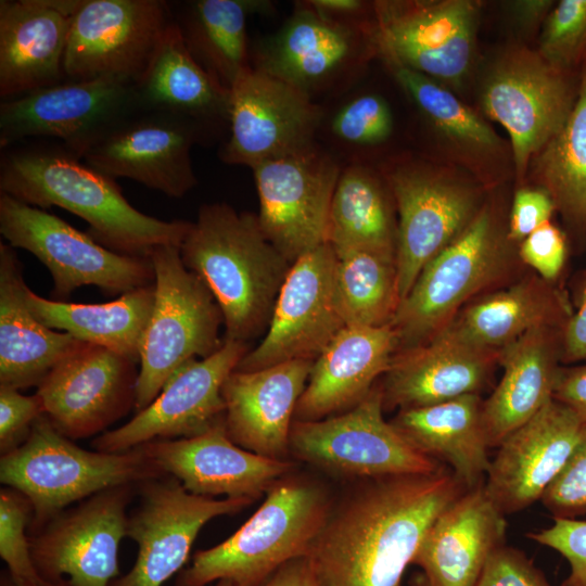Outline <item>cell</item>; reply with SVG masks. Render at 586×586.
<instances>
[{
	"instance_id": "1",
	"label": "cell",
	"mask_w": 586,
	"mask_h": 586,
	"mask_svg": "<svg viewBox=\"0 0 586 586\" xmlns=\"http://www.w3.org/2000/svg\"><path fill=\"white\" fill-rule=\"evenodd\" d=\"M466 491L445 468L359 480L305 556L316 585L400 586L431 525Z\"/></svg>"
},
{
	"instance_id": "2",
	"label": "cell",
	"mask_w": 586,
	"mask_h": 586,
	"mask_svg": "<svg viewBox=\"0 0 586 586\" xmlns=\"http://www.w3.org/2000/svg\"><path fill=\"white\" fill-rule=\"evenodd\" d=\"M0 193L46 209L58 206L89 225L103 246L149 258L161 245H181L188 220L146 215L124 196L116 180L88 165L54 140L31 139L2 149Z\"/></svg>"
},
{
	"instance_id": "3",
	"label": "cell",
	"mask_w": 586,
	"mask_h": 586,
	"mask_svg": "<svg viewBox=\"0 0 586 586\" xmlns=\"http://www.w3.org/2000/svg\"><path fill=\"white\" fill-rule=\"evenodd\" d=\"M180 255L216 300L224 339L247 343L268 328L292 264L268 241L256 214L203 204Z\"/></svg>"
},
{
	"instance_id": "4",
	"label": "cell",
	"mask_w": 586,
	"mask_h": 586,
	"mask_svg": "<svg viewBox=\"0 0 586 586\" xmlns=\"http://www.w3.org/2000/svg\"><path fill=\"white\" fill-rule=\"evenodd\" d=\"M327 487L293 472L278 480L253 515L227 539L199 550L175 586H260L291 560L305 557L332 507Z\"/></svg>"
},
{
	"instance_id": "5",
	"label": "cell",
	"mask_w": 586,
	"mask_h": 586,
	"mask_svg": "<svg viewBox=\"0 0 586 586\" xmlns=\"http://www.w3.org/2000/svg\"><path fill=\"white\" fill-rule=\"evenodd\" d=\"M163 475L142 446L123 453L87 450L60 433L44 415L21 446L0 458V482L24 494L33 506L31 534L73 502Z\"/></svg>"
},
{
	"instance_id": "6",
	"label": "cell",
	"mask_w": 586,
	"mask_h": 586,
	"mask_svg": "<svg viewBox=\"0 0 586 586\" xmlns=\"http://www.w3.org/2000/svg\"><path fill=\"white\" fill-rule=\"evenodd\" d=\"M150 259L155 293L140 343L136 412L157 397L181 366L212 355L224 344L220 308L203 280L184 266L180 246H157Z\"/></svg>"
},
{
	"instance_id": "7",
	"label": "cell",
	"mask_w": 586,
	"mask_h": 586,
	"mask_svg": "<svg viewBox=\"0 0 586 586\" xmlns=\"http://www.w3.org/2000/svg\"><path fill=\"white\" fill-rule=\"evenodd\" d=\"M494 215L482 207L468 227L419 273L391 321L397 352L420 346L442 331L481 291L509 268Z\"/></svg>"
},
{
	"instance_id": "8",
	"label": "cell",
	"mask_w": 586,
	"mask_h": 586,
	"mask_svg": "<svg viewBox=\"0 0 586 586\" xmlns=\"http://www.w3.org/2000/svg\"><path fill=\"white\" fill-rule=\"evenodd\" d=\"M377 382L351 409L316 421L294 420L290 454L335 476L365 480L432 474L444 468L411 445L383 417Z\"/></svg>"
},
{
	"instance_id": "9",
	"label": "cell",
	"mask_w": 586,
	"mask_h": 586,
	"mask_svg": "<svg viewBox=\"0 0 586 586\" xmlns=\"http://www.w3.org/2000/svg\"><path fill=\"white\" fill-rule=\"evenodd\" d=\"M0 233L9 245L31 253L47 267L55 301L85 285L122 295L154 283L150 257L114 252L62 218L4 193H0Z\"/></svg>"
},
{
	"instance_id": "10",
	"label": "cell",
	"mask_w": 586,
	"mask_h": 586,
	"mask_svg": "<svg viewBox=\"0 0 586 586\" xmlns=\"http://www.w3.org/2000/svg\"><path fill=\"white\" fill-rule=\"evenodd\" d=\"M140 109L133 82L64 80L1 100L0 150L31 139L54 140L84 160L115 126Z\"/></svg>"
},
{
	"instance_id": "11",
	"label": "cell",
	"mask_w": 586,
	"mask_h": 586,
	"mask_svg": "<svg viewBox=\"0 0 586 586\" xmlns=\"http://www.w3.org/2000/svg\"><path fill=\"white\" fill-rule=\"evenodd\" d=\"M576 95L568 71L551 65L538 51L511 49L491 68L482 107L507 130L519 178L562 129Z\"/></svg>"
},
{
	"instance_id": "12",
	"label": "cell",
	"mask_w": 586,
	"mask_h": 586,
	"mask_svg": "<svg viewBox=\"0 0 586 586\" xmlns=\"http://www.w3.org/2000/svg\"><path fill=\"white\" fill-rule=\"evenodd\" d=\"M173 20L170 4L162 0H81L71 21L65 78L135 84Z\"/></svg>"
},
{
	"instance_id": "13",
	"label": "cell",
	"mask_w": 586,
	"mask_h": 586,
	"mask_svg": "<svg viewBox=\"0 0 586 586\" xmlns=\"http://www.w3.org/2000/svg\"><path fill=\"white\" fill-rule=\"evenodd\" d=\"M137 494L138 505L127 519V537L138 545L137 559L110 586H162L180 572L208 521L238 513L253 502L195 495L168 474L138 484Z\"/></svg>"
},
{
	"instance_id": "14",
	"label": "cell",
	"mask_w": 586,
	"mask_h": 586,
	"mask_svg": "<svg viewBox=\"0 0 586 586\" xmlns=\"http://www.w3.org/2000/svg\"><path fill=\"white\" fill-rule=\"evenodd\" d=\"M321 116L308 91L247 65L229 88V138L220 158L253 168L298 152L314 144Z\"/></svg>"
},
{
	"instance_id": "15",
	"label": "cell",
	"mask_w": 586,
	"mask_h": 586,
	"mask_svg": "<svg viewBox=\"0 0 586 586\" xmlns=\"http://www.w3.org/2000/svg\"><path fill=\"white\" fill-rule=\"evenodd\" d=\"M137 485L101 491L68 507L29 536L30 553L43 579L74 586H110L119 575L118 551L127 537L126 509Z\"/></svg>"
},
{
	"instance_id": "16",
	"label": "cell",
	"mask_w": 586,
	"mask_h": 586,
	"mask_svg": "<svg viewBox=\"0 0 586 586\" xmlns=\"http://www.w3.org/2000/svg\"><path fill=\"white\" fill-rule=\"evenodd\" d=\"M252 170L260 228L291 264L327 243L331 202L341 174L331 155L311 144Z\"/></svg>"
},
{
	"instance_id": "17",
	"label": "cell",
	"mask_w": 586,
	"mask_h": 586,
	"mask_svg": "<svg viewBox=\"0 0 586 586\" xmlns=\"http://www.w3.org/2000/svg\"><path fill=\"white\" fill-rule=\"evenodd\" d=\"M249 351L247 343L224 339L212 355L181 366L157 397L128 422L95 436L92 448L123 453L152 441L206 432L225 419L222 385Z\"/></svg>"
},
{
	"instance_id": "18",
	"label": "cell",
	"mask_w": 586,
	"mask_h": 586,
	"mask_svg": "<svg viewBox=\"0 0 586 586\" xmlns=\"http://www.w3.org/2000/svg\"><path fill=\"white\" fill-rule=\"evenodd\" d=\"M375 39L388 65L459 84L475 47L479 5L470 0L387 1L377 5Z\"/></svg>"
},
{
	"instance_id": "19",
	"label": "cell",
	"mask_w": 586,
	"mask_h": 586,
	"mask_svg": "<svg viewBox=\"0 0 586 586\" xmlns=\"http://www.w3.org/2000/svg\"><path fill=\"white\" fill-rule=\"evenodd\" d=\"M335 254L324 243L296 259L279 292L266 335L235 370L314 360L345 327L334 285Z\"/></svg>"
},
{
	"instance_id": "20",
	"label": "cell",
	"mask_w": 586,
	"mask_h": 586,
	"mask_svg": "<svg viewBox=\"0 0 586 586\" xmlns=\"http://www.w3.org/2000/svg\"><path fill=\"white\" fill-rule=\"evenodd\" d=\"M137 364L81 342L37 386L44 416L73 441L104 433L135 408Z\"/></svg>"
},
{
	"instance_id": "21",
	"label": "cell",
	"mask_w": 586,
	"mask_h": 586,
	"mask_svg": "<svg viewBox=\"0 0 586 586\" xmlns=\"http://www.w3.org/2000/svg\"><path fill=\"white\" fill-rule=\"evenodd\" d=\"M388 184L398 212L395 262L402 302L421 270L480 209L468 187L426 167L399 166Z\"/></svg>"
},
{
	"instance_id": "22",
	"label": "cell",
	"mask_w": 586,
	"mask_h": 586,
	"mask_svg": "<svg viewBox=\"0 0 586 586\" xmlns=\"http://www.w3.org/2000/svg\"><path fill=\"white\" fill-rule=\"evenodd\" d=\"M202 137L182 119L139 110L95 143L84 161L115 180L127 178L180 199L198 183L190 150Z\"/></svg>"
},
{
	"instance_id": "23",
	"label": "cell",
	"mask_w": 586,
	"mask_h": 586,
	"mask_svg": "<svg viewBox=\"0 0 586 586\" xmlns=\"http://www.w3.org/2000/svg\"><path fill=\"white\" fill-rule=\"evenodd\" d=\"M584 424L553 398L501 442L483 486L505 515L542 499L574 450Z\"/></svg>"
},
{
	"instance_id": "24",
	"label": "cell",
	"mask_w": 586,
	"mask_h": 586,
	"mask_svg": "<svg viewBox=\"0 0 586 586\" xmlns=\"http://www.w3.org/2000/svg\"><path fill=\"white\" fill-rule=\"evenodd\" d=\"M158 468L195 495L255 500L295 463L246 450L229 437L225 419L187 438L157 440L140 445Z\"/></svg>"
},
{
	"instance_id": "25",
	"label": "cell",
	"mask_w": 586,
	"mask_h": 586,
	"mask_svg": "<svg viewBox=\"0 0 586 586\" xmlns=\"http://www.w3.org/2000/svg\"><path fill=\"white\" fill-rule=\"evenodd\" d=\"M81 0L0 1V97L16 98L66 80L72 16Z\"/></svg>"
},
{
	"instance_id": "26",
	"label": "cell",
	"mask_w": 586,
	"mask_h": 586,
	"mask_svg": "<svg viewBox=\"0 0 586 586\" xmlns=\"http://www.w3.org/2000/svg\"><path fill=\"white\" fill-rule=\"evenodd\" d=\"M313 364L296 359L259 370H233L221 390L232 442L264 457L286 459L296 405Z\"/></svg>"
},
{
	"instance_id": "27",
	"label": "cell",
	"mask_w": 586,
	"mask_h": 586,
	"mask_svg": "<svg viewBox=\"0 0 586 586\" xmlns=\"http://www.w3.org/2000/svg\"><path fill=\"white\" fill-rule=\"evenodd\" d=\"M499 355L477 349L442 330L426 343L394 355L380 382L384 410L480 394L499 364Z\"/></svg>"
},
{
	"instance_id": "28",
	"label": "cell",
	"mask_w": 586,
	"mask_h": 586,
	"mask_svg": "<svg viewBox=\"0 0 586 586\" xmlns=\"http://www.w3.org/2000/svg\"><path fill=\"white\" fill-rule=\"evenodd\" d=\"M397 345L391 324L345 326L315 359L294 420H321L357 405L388 370Z\"/></svg>"
},
{
	"instance_id": "29",
	"label": "cell",
	"mask_w": 586,
	"mask_h": 586,
	"mask_svg": "<svg viewBox=\"0 0 586 586\" xmlns=\"http://www.w3.org/2000/svg\"><path fill=\"white\" fill-rule=\"evenodd\" d=\"M506 531V515L483 484L467 489L431 525L412 564L434 586H475Z\"/></svg>"
},
{
	"instance_id": "30",
	"label": "cell",
	"mask_w": 586,
	"mask_h": 586,
	"mask_svg": "<svg viewBox=\"0 0 586 586\" xmlns=\"http://www.w3.org/2000/svg\"><path fill=\"white\" fill-rule=\"evenodd\" d=\"M563 326L534 328L500 352L502 377L483 400V422L489 447H498L553 399L561 371Z\"/></svg>"
},
{
	"instance_id": "31",
	"label": "cell",
	"mask_w": 586,
	"mask_h": 586,
	"mask_svg": "<svg viewBox=\"0 0 586 586\" xmlns=\"http://www.w3.org/2000/svg\"><path fill=\"white\" fill-rule=\"evenodd\" d=\"M15 249L0 241V385L38 386L81 341L46 327L29 309Z\"/></svg>"
},
{
	"instance_id": "32",
	"label": "cell",
	"mask_w": 586,
	"mask_h": 586,
	"mask_svg": "<svg viewBox=\"0 0 586 586\" xmlns=\"http://www.w3.org/2000/svg\"><path fill=\"white\" fill-rule=\"evenodd\" d=\"M135 87L143 111L182 119L203 136L228 126L229 90L193 59L174 20Z\"/></svg>"
},
{
	"instance_id": "33",
	"label": "cell",
	"mask_w": 586,
	"mask_h": 586,
	"mask_svg": "<svg viewBox=\"0 0 586 586\" xmlns=\"http://www.w3.org/2000/svg\"><path fill=\"white\" fill-rule=\"evenodd\" d=\"M391 423L418 450L447 464L466 489L484 483L491 464V447L480 394L402 409Z\"/></svg>"
},
{
	"instance_id": "34",
	"label": "cell",
	"mask_w": 586,
	"mask_h": 586,
	"mask_svg": "<svg viewBox=\"0 0 586 586\" xmlns=\"http://www.w3.org/2000/svg\"><path fill=\"white\" fill-rule=\"evenodd\" d=\"M566 300L535 276L472 300L443 329L477 349L498 353L534 328L564 324Z\"/></svg>"
},
{
	"instance_id": "35",
	"label": "cell",
	"mask_w": 586,
	"mask_h": 586,
	"mask_svg": "<svg viewBox=\"0 0 586 586\" xmlns=\"http://www.w3.org/2000/svg\"><path fill=\"white\" fill-rule=\"evenodd\" d=\"M154 283L112 302L78 304L44 298L28 286L26 303L46 327L110 348L139 362L140 343L154 304Z\"/></svg>"
},
{
	"instance_id": "36",
	"label": "cell",
	"mask_w": 586,
	"mask_h": 586,
	"mask_svg": "<svg viewBox=\"0 0 586 586\" xmlns=\"http://www.w3.org/2000/svg\"><path fill=\"white\" fill-rule=\"evenodd\" d=\"M355 47L352 27L314 8L301 10L276 36L259 67L308 91L340 71L353 58Z\"/></svg>"
},
{
	"instance_id": "37",
	"label": "cell",
	"mask_w": 586,
	"mask_h": 586,
	"mask_svg": "<svg viewBox=\"0 0 586 586\" xmlns=\"http://www.w3.org/2000/svg\"><path fill=\"white\" fill-rule=\"evenodd\" d=\"M396 238L388 194L377 176L362 166L341 170L327 232L334 254L370 251L395 257Z\"/></svg>"
},
{
	"instance_id": "38",
	"label": "cell",
	"mask_w": 586,
	"mask_h": 586,
	"mask_svg": "<svg viewBox=\"0 0 586 586\" xmlns=\"http://www.w3.org/2000/svg\"><path fill=\"white\" fill-rule=\"evenodd\" d=\"M258 2L199 0L174 16L193 59L224 88L247 66L246 15Z\"/></svg>"
},
{
	"instance_id": "39",
	"label": "cell",
	"mask_w": 586,
	"mask_h": 586,
	"mask_svg": "<svg viewBox=\"0 0 586 586\" xmlns=\"http://www.w3.org/2000/svg\"><path fill=\"white\" fill-rule=\"evenodd\" d=\"M335 257L334 285L345 326L390 324L400 302L395 257L370 251Z\"/></svg>"
},
{
	"instance_id": "40",
	"label": "cell",
	"mask_w": 586,
	"mask_h": 586,
	"mask_svg": "<svg viewBox=\"0 0 586 586\" xmlns=\"http://www.w3.org/2000/svg\"><path fill=\"white\" fill-rule=\"evenodd\" d=\"M537 169L556 208L573 226L586 229V58L573 109L540 152Z\"/></svg>"
},
{
	"instance_id": "41",
	"label": "cell",
	"mask_w": 586,
	"mask_h": 586,
	"mask_svg": "<svg viewBox=\"0 0 586 586\" xmlns=\"http://www.w3.org/2000/svg\"><path fill=\"white\" fill-rule=\"evenodd\" d=\"M391 68L404 91L442 133L476 150L498 145L495 131L441 82L402 66Z\"/></svg>"
},
{
	"instance_id": "42",
	"label": "cell",
	"mask_w": 586,
	"mask_h": 586,
	"mask_svg": "<svg viewBox=\"0 0 586 586\" xmlns=\"http://www.w3.org/2000/svg\"><path fill=\"white\" fill-rule=\"evenodd\" d=\"M33 519V506L21 492L4 486L0 489V557L12 576L22 581H38L30 553L27 528Z\"/></svg>"
},
{
	"instance_id": "43",
	"label": "cell",
	"mask_w": 586,
	"mask_h": 586,
	"mask_svg": "<svg viewBox=\"0 0 586 586\" xmlns=\"http://www.w3.org/2000/svg\"><path fill=\"white\" fill-rule=\"evenodd\" d=\"M586 52V0H561L546 17L538 53L568 71Z\"/></svg>"
},
{
	"instance_id": "44",
	"label": "cell",
	"mask_w": 586,
	"mask_h": 586,
	"mask_svg": "<svg viewBox=\"0 0 586 586\" xmlns=\"http://www.w3.org/2000/svg\"><path fill=\"white\" fill-rule=\"evenodd\" d=\"M343 142L367 146L385 141L393 130V116L386 101L377 94H362L342 106L331 123Z\"/></svg>"
},
{
	"instance_id": "45",
	"label": "cell",
	"mask_w": 586,
	"mask_h": 586,
	"mask_svg": "<svg viewBox=\"0 0 586 586\" xmlns=\"http://www.w3.org/2000/svg\"><path fill=\"white\" fill-rule=\"evenodd\" d=\"M540 502L553 519L586 514V423L574 450Z\"/></svg>"
},
{
	"instance_id": "46",
	"label": "cell",
	"mask_w": 586,
	"mask_h": 586,
	"mask_svg": "<svg viewBox=\"0 0 586 586\" xmlns=\"http://www.w3.org/2000/svg\"><path fill=\"white\" fill-rule=\"evenodd\" d=\"M553 520L550 526L527 536L535 543L556 550L568 561L570 571L560 586H586V521Z\"/></svg>"
},
{
	"instance_id": "47",
	"label": "cell",
	"mask_w": 586,
	"mask_h": 586,
	"mask_svg": "<svg viewBox=\"0 0 586 586\" xmlns=\"http://www.w3.org/2000/svg\"><path fill=\"white\" fill-rule=\"evenodd\" d=\"M43 415L42 402L36 393L27 396L14 387L0 385L1 455L21 446Z\"/></svg>"
},
{
	"instance_id": "48",
	"label": "cell",
	"mask_w": 586,
	"mask_h": 586,
	"mask_svg": "<svg viewBox=\"0 0 586 586\" xmlns=\"http://www.w3.org/2000/svg\"><path fill=\"white\" fill-rule=\"evenodd\" d=\"M475 586H551L519 549L501 545L485 563Z\"/></svg>"
},
{
	"instance_id": "49",
	"label": "cell",
	"mask_w": 586,
	"mask_h": 586,
	"mask_svg": "<svg viewBox=\"0 0 586 586\" xmlns=\"http://www.w3.org/2000/svg\"><path fill=\"white\" fill-rule=\"evenodd\" d=\"M566 254L563 233L549 221L528 234L519 251L523 263L546 281L555 280L563 268Z\"/></svg>"
},
{
	"instance_id": "50",
	"label": "cell",
	"mask_w": 586,
	"mask_h": 586,
	"mask_svg": "<svg viewBox=\"0 0 586 586\" xmlns=\"http://www.w3.org/2000/svg\"><path fill=\"white\" fill-rule=\"evenodd\" d=\"M555 203L546 190L523 188L517 191L510 214L507 239L522 242L550 220Z\"/></svg>"
},
{
	"instance_id": "51",
	"label": "cell",
	"mask_w": 586,
	"mask_h": 586,
	"mask_svg": "<svg viewBox=\"0 0 586 586\" xmlns=\"http://www.w3.org/2000/svg\"><path fill=\"white\" fill-rule=\"evenodd\" d=\"M561 361H586V282L577 309L562 328Z\"/></svg>"
},
{
	"instance_id": "52",
	"label": "cell",
	"mask_w": 586,
	"mask_h": 586,
	"mask_svg": "<svg viewBox=\"0 0 586 586\" xmlns=\"http://www.w3.org/2000/svg\"><path fill=\"white\" fill-rule=\"evenodd\" d=\"M553 398L571 408L586 423V364L561 368Z\"/></svg>"
},
{
	"instance_id": "53",
	"label": "cell",
	"mask_w": 586,
	"mask_h": 586,
	"mask_svg": "<svg viewBox=\"0 0 586 586\" xmlns=\"http://www.w3.org/2000/svg\"><path fill=\"white\" fill-rule=\"evenodd\" d=\"M260 586H317L306 557L289 561Z\"/></svg>"
},
{
	"instance_id": "54",
	"label": "cell",
	"mask_w": 586,
	"mask_h": 586,
	"mask_svg": "<svg viewBox=\"0 0 586 586\" xmlns=\"http://www.w3.org/2000/svg\"><path fill=\"white\" fill-rule=\"evenodd\" d=\"M553 1L549 0H518L508 4L513 21L522 29H533L540 22H545Z\"/></svg>"
},
{
	"instance_id": "55",
	"label": "cell",
	"mask_w": 586,
	"mask_h": 586,
	"mask_svg": "<svg viewBox=\"0 0 586 586\" xmlns=\"http://www.w3.org/2000/svg\"><path fill=\"white\" fill-rule=\"evenodd\" d=\"M316 11L330 16L332 14H349L362 5L358 0H314L309 4Z\"/></svg>"
},
{
	"instance_id": "56",
	"label": "cell",
	"mask_w": 586,
	"mask_h": 586,
	"mask_svg": "<svg viewBox=\"0 0 586 586\" xmlns=\"http://www.w3.org/2000/svg\"><path fill=\"white\" fill-rule=\"evenodd\" d=\"M0 586H74L69 579L61 578L56 581H48L40 578L38 581H22L10 574L8 570L3 571L0 576Z\"/></svg>"
},
{
	"instance_id": "57",
	"label": "cell",
	"mask_w": 586,
	"mask_h": 586,
	"mask_svg": "<svg viewBox=\"0 0 586 586\" xmlns=\"http://www.w3.org/2000/svg\"><path fill=\"white\" fill-rule=\"evenodd\" d=\"M410 586H434L423 572L415 574L410 579Z\"/></svg>"
},
{
	"instance_id": "58",
	"label": "cell",
	"mask_w": 586,
	"mask_h": 586,
	"mask_svg": "<svg viewBox=\"0 0 586 586\" xmlns=\"http://www.w3.org/2000/svg\"><path fill=\"white\" fill-rule=\"evenodd\" d=\"M214 586H233L231 582L221 579L214 584Z\"/></svg>"
}]
</instances>
